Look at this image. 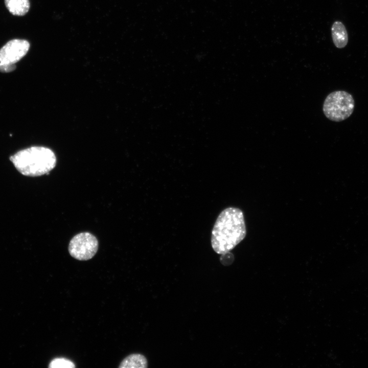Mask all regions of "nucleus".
I'll return each mask as SVG.
<instances>
[{
  "label": "nucleus",
  "mask_w": 368,
  "mask_h": 368,
  "mask_svg": "<svg viewBox=\"0 0 368 368\" xmlns=\"http://www.w3.org/2000/svg\"><path fill=\"white\" fill-rule=\"evenodd\" d=\"M246 226L242 211L237 208L223 210L213 226L211 245L218 254L228 252L245 238Z\"/></svg>",
  "instance_id": "obj_1"
},
{
  "label": "nucleus",
  "mask_w": 368,
  "mask_h": 368,
  "mask_svg": "<svg viewBox=\"0 0 368 368\" xmlns=\"http://www.w3.org/2000/svg\"><path fill=\"white\" fill-rule=\"evenodd\" d=\"M16 169L27 176L48 174L56 165V157L51 149L32 146L21 150L10 157Z\"/></svg>",
  "instance_id": "obj_2"
},
{
  "label": "nucleus",
  "mask_w": 368,
  "mask_h": 368,
  "mask_svg": "<svg viewBox=\"0 0 368 368\" xmlns=\"http://www.w3.org/2000/svg\"><path fill=\"white\" fill-rule=\"evenodd\" d=\"M354 107L355 101L350 93L343 90H337L327 96L323 103V110L329 120L340 122L352 114Z\"/></svg>",
  "instance_id": "obj_3"
},
{
  "label": "nucleus",
  "mask_w": 368,
  "mask_h": 368,
  "mask_svg": "<svg viewBox=\"0 0 368 368\" xmlns=\"http://www.w3.org/2000/svg\"><path fill=\"white\" fill-rule=\"evenodd\" d=\"M29 48V42L24 39H14L7 42L0 49V71L14 70L15 64L26 55Z\"/></svg>",
  "instance_id": "obj_4"
},
{
  "label": "nucleus",
  "mask_w": 368,
  "mask_h": 368,
  "mask_svg": "<svg viewBox=\"0 0 368 368\" xmlns=\"http://www.w3.org/2000/svg\"><path fill=\"white\" fill-rule=\"evenodd\" d=\"M98 249V241L96 237L89 232L80 233L75 235L70 241L68 252L74 258L86 261L91 259Z\"/></svg>",
  "instance_id": "obj_5"
},
{
  "label": "nucleus",
  "mask_w": 368,
  "mask_h": 368,
  "mask_svg": "<svg viewBox=\"0 0 368 368\" xmlns=\"http://www.w3.org/2000/svg\"><path fill=\"white\" fill-rule=\"evenodd\" d=\"M331 33L334 45L339 49L343 48L348 42L347 30L344 25L339 21H335L332 25Z\"/></svg>",
  "instance_id": "obj_6"
},
{
  "label": "nucleus",
  "mask_w": 368,
  "mask_h": 368,
  "mask_svg": "<svg viewBox=\"0 0 368 368\" xmlns=\"http://www.w3.org/2000/svg\"><path fill=\"white\" fill-rule=\"evenodd\" d=\"M119 368H146L148 362L146 358L139 353L129 355L121 362Z\"/></svg>",
  "instance_id": "obj_7"
},
{
  "label": "nucleus",
  "mask_w": 368,
  "mask_h": 368,
  "mask_svg": "<svg viewBox=\"0 0 368 368\" xmlns=\"http://www.w3.org/2000/svg\"><path fill=\"white\" fill-rule=\"evenodd\" d=\"M5 6L13 15L24 16L30 8L29 0H5Z\"/></svg>",
  "instance_id": "obj_8"
},
{
  "label": "nucleus",
  "mask_w": 368,
  "mask_h": 368,
  "mask_svg": "<svg viewBox=\"0 0 368 368\" xmlns=\"http://www.w3.org/2000/svg\"><path fill=\"white\" fill-rule=\"evenodd\" d=\"M75 366L73 361L63 357L52 359L48 366L50 368H74Z\"/></svg>",
  "instance_id": "obj_9"
}]
</instances>
